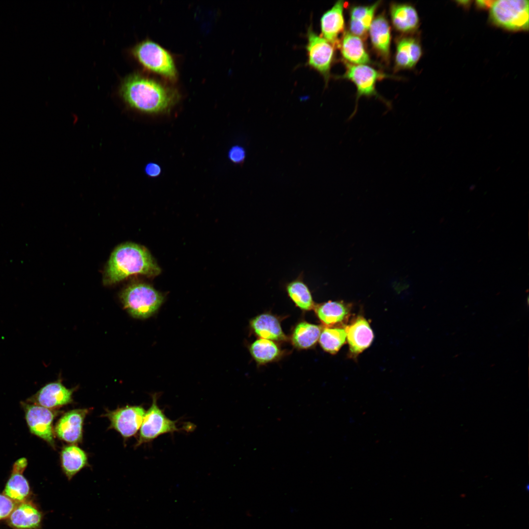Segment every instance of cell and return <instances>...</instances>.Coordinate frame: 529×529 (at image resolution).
Instances as JSON below:
<instances>
[{
	"label": "cell",
	"instance_id": "1",
	"mask_svg": "<svg viewBox=\"0 0 529 529\" xmlns=\"http://www.w3.org/2000/svg\"><path fill=\"white\" fill-rule=\"evenodd\" d=\"M119 93L130 107L148 114L168 113L179 99L174 88L138 73L130 74L122 80Z\"/></svg>",
	"mask_w": 529,
	"mask_h": 529
},
{
	"label": "cell",
	"instance_id": "2",
	"mask_svg": "<svg viewBox=\"0 0 529 529\" xmlns=\"http://www.w3.org/2000/svg\"><path fill=\"white\" fill-rule=\"evenodd\" d=\"M161 269L144 247L132 242L118 246L111 254L103 274L105 285H111L134 275L152 277Z\"/></svg>",
	"mask_w": 529,
	"mask_h": 529
},
{
	"label": "cell",
	"instance_id": "3",
	"mask_svg": "<svg viewBox=\"0 0 529 529\" xmlns=\"http://www.w3.org/2000/svg\"><path fill=\"white\" fill-rule=\"evenodd\" d=\"M164 296L151 285L133 283L120 293L125 310L134 317L148 318L155 313L164 300Z\"/></svg>",
	"mask_w": 529,
	"mask_h": 529
},
{
	"label": "cell",
	"instance_id": "4",
	"mask_svg": "<svg viewBox=\"0 0 529 529\" xmlns=\"http://www.w3.org/2000/svg\"><path fill=\"white\" fill-rule=\"evenodd\" d=\"M131 54L144 70L170 81L176 80L177 71L173 57L157 43L143 41L132 48Z\"/></svg>",
	"mask_w": 529,
	"mask_h": 529
},
{
	"label": "cell",
	"instance_id": "5",
	"mask_svg": "<svg viewBox=\"0 0 529 529\" xmlns=\"http://www.w3.org/2000/svg\"><path fill=\"white\" fill-rule=\"evenodd\" d=\"M343 63L345 66V73L342 75L338 76L337 78L351 81L357 88L355 110L348 120L352 119L355 115L358 109L359 99L362 96H375L382 101L388 108L391 107L390 103L378 93L376 86L377 81L381 79L389 77L396 78V77L384 73L369 65H353L345 62Z\"/></svg>",
	"mask_w": 529,
	"mask_h": 529
},
{
	"label": "cell",
	"instance_id": "6",
	"mask_svg": "<svg viewBox=\"0 0 529 529\" xmlns=\"http://www.w3.org/2000/svg\"><path fill=\"white\" fill-rule=\"evenodd\" d=\"M529 9L527 0H494L490 7V19L495 24L509 30H528Z\"/></svg>",
	"mask_w": 529,
	"mask_h": 529
},
{
	"label": "cell",
	"instance_id": "7",
	"mask_svg": "<svg viewBox=\"0 0 529 529\" xmlns=\"http://www.w3.org/2000/svg\"><path fill=\"white\" fill-rule=\"evenodd\" d=\"M158 395H152V401L150 408L145 411L135 447L152 441L159 436L179 431L182 429L177 426V420L168 418L157 404Z\"/></svg>",
	"mask_w": 529,
	"mask_h": 529
},
{
	"label": "cell",
	"instance_id": "8",
	"mask_svg": "<svg viewBox=\"0 0 529 529\" xmlns=\"http://www.w3.org/2000/svg\"><path fill=\"white\" fill-rule=\"evenodd\" d=\"M307 37L308 64L322 75L327 83L335 59V48L321 36L318 35L311 26L308 29Z\"/></svg>",
	"mask_w": 529,
	"mask_h": 529
},
{
	"label": "cell",
	"instance_id": "9",
	"mask_svg": "<svg viewBox=\"0 0 529 529\" xmlns=\"http://www.w3.org/2000/svg\"><path fill=\"white\" fill-rule=\"evenodd\" d=\"M145 413L141 406H126L108 410L103 416L110 421L109 429L115 430L125 439L135 435L140 430Z\"/></svg>",
	"mask_w": 529,
	"mask_h": 529
},
{
	"label": "cell",
	"instance_id": "10",
	"mask_svg": "<svg viewBox=\"0 0 529 529\" xmlns=\"http://www.w3.org/2000/svg\"><path fill=\"white\" fill-rule=\"evenodd\" d=\"M25 408V419L31 432L54 447L52 424L57 412L37 404Z\"/></svg>",
	"mask_w": 529,
	"mask_h": 529
},
{
	"label": "cell",
	"instance_id": "11",
	"mask_svg": "<svg viewBox=\"0 0 529 529\" xmlns=\"http://www.w3.org/2000/svg\"><path fill=\"white\" fill-rule=\"evenodd\" d=\"M89 411L88 409H77L65 412L56 423L54 428L56 435L70 444L81 443L84 422Z\"/></svg>",
	"mask_w": 529,
	"mask_h": 529
},
{
	"label": "cell",
	"instance_id": "12",
	"mask_svg": "<svg viewBox=\"0 0 529 529\" xmlns=\"http://www.w3.org/2000/svg\"><path fill=\"white\" fill-rule=\"evenodd\" d=\"M59 378L47 384L33 396L35 404L54 410L73 402L72 395L76 387L68 388Z\"/></svg>",
	"mask_w": 529,
	"mask_h": 529
},
{
	"label": "cell",
	"instance_id": "13",
	"mask_svg": "<svg viewBox=\"0 0 529 529\" xmlns=\"http://www.w3.org/2000/svg\"><path fill=\"white\" fill-rule=\"evenodd\" d=\"M345 5L346 2L343 0L337 1L322 15L320 19L321 36L335 48H338L339 36H342L345 31L344 16Z\"/></svg>",
	"mask_w": 529,
	"mask_h": 529
},
{
	"label": "cell",
	"instance_id": "14",
	"mask_svg": "<svg viewBox=\"0 0 529 529\" xmlns=\"http://www.w3.org/2000/svg\"><path fill=\"white\" fill-rule=\"evenodd\" d=\"M368 34L373 49L378 56L388 64L390 58L391 28L384 12L374 18Z\"/></svg>",
	"mask_w": 529,
	"mask_h": 529
},
{
	"label": "cell",
	"instance_id": "15",
	"mask_svg": "<svg viewBox=\"0 0 529 529\" xmlns=\"http://www.w3.org/2000/svg\"><path fill=\"white\" fill-rule=\"evenodd\" d=\"M346 338L349 344V355L357 357L372 343L374 335L367 320L358 316L345 326Z\"/></svg>",
	"mask_w": 529,
	"mask_h": 529
},
{
	"label": "cell",
	"instance_id": "16",
	"mask_svg": "<svg viewBox=\"0 0 529 529\" xmlns=\"http://www.w3.org/2000/svg\"><path fill=\"white\" fill-rule=\"evenodd\" d=\"M352 305L343 301H328L315 304L313 310L321 322L327 327L345 326L351 311Z\"/></svg>",
	"mask_w": 529,
	"mask_h": 529
},
{
	"label": "cell",
	"instance_id": "17",
	"mask_svg": "<svg viewBox=\"0 0 529 529\" xmlns=\"http://www.w3.org/2000/svg\"><path fill=\"white\" fill-rule=\"evenodd\" d=\"M422 55V49L418 39L408 35L399 37L396 43L395 70L412 69Z\"/></svg>",
	"mask_w": 529,
	"mask_h": 529
},
{
	"label": "cell",
	"instance_id": "18",
	"mask_svg": "<svg viewBox=\"0 0 529 529\" xmlns=\"http://www.w3.org/2000/svg\"><path fill=\"white\" fill-rule=\"evenodd\" d=\"M391 24L394 29L404 35L414 32L419 27L417 11L411 4L391 2L389 6Z\"/></svg>",
	"mask_w": 529,
	"mask_h": 529
},
{
	"label": "cell",
	"instance_id": "19",
	"mask_svg": "<svg viewBox=\"0 0 529 529\" xmlns=\"http://www.w3.org/2000/svg\"><path fill=\"white\" fill-rule=\"evenodd\" d=\"M338 48L343 62L353 65H369L373 64L363 40L348 31L343 34Z\"/></svg>",
	"mask_w": 529,
	"mask_h": 529
},
{
	"label": "cell",
	"instance_id": "20",
	"mask_svg": "<svg viewBox=\"0 0 529 529\" xmlns=\"http://www.w3.org/2000/svg\"><path fill=\"white\" fill-rule=\"evenodd\" d=\"M250 327L259 338L275 342L286 341L288 339L283 331L279 318L272 313H263L256 316L251 319Z\"/></svg>",
	"mask_w": 529,
	"mask_h": 529
},
{
	"label": "cell",
	"instance_id": "21",
	"mask_svg": "<svg viewBox=\"0 0 529 529\" xmlns=\"http://www.w3.org/2000/svg\"><path fill=\"white\" fill-rule=\"evenodd\" d=\"M381 2L382 1L379 0L370 5L352 6L349 10L348 31L362 40L365 39L375 13Z\"/></svg>",
	"mask_w": 529,
	"mask_h": 529
},
{
	"label": "cell",
	"instance_id": "22",
	"mask_svg": "<svg viewBox=\"0 0 529 529\" xmlns=\"http://www.w3.org/2000/svg\"><path fill=\"white\" fill-rule=\"evenodd\" d=\"M27 463L25 458L17 460L13 465L12 475L6 484L4 494L14 502L23 503L29 494V483L22 474Z\"/></svg>",
	"mask_w": 529,
	"mask_h": 529
},
{
	"label": "cell",
	"instance_id": "23",
	"mask_svg": "<svg viewBox=\"0 0 529 529\" xmlns=\"http://www.w3.org/2000/svg\"><path fill=\"white\" fill-rule=\"evenodd\" d=\"M63 472L69 480L89 465L87 453L76 444L64 446L60 454Z\"/></svg>",
	"mask_w": 529,
	"mask_h": 529
},
{
	"label": "cell",
	"instance_id": "24",
	"mask_svg": "<svg viewBox=\"0 0 529 529\" xmlns=\"http://www.w3.org/2000/svg\"><path fill=\"white\" fill-rule=\"evenodd\" d=\"M285 290L292 302L301 310H313L315 303L308 286L304 281V274L301 272L294 279L286 282Z\"/></svg>",
	"mask_w": 529,
	"mask_h": 529
},
{
	"label": "cell",
	"instance_id": "25",
	"mask_svg": "<svg viewBox=\"0 0 529 529\" xmlns=\"http://www.w3.org/2000/svg\"><path fill=\"white\" fill-rule=\"evenodd\" d=\"M9 517V524L16 529H35L40 527L42 515L34 505L23 502L14 508Z\"/></svg>",
	"mask_w": 529,
	"mask_h": 529
},
{
	"label": "cell",
	"instance_id": "26",
	"mask_svg": "<svg viewBox=\"0 0 529 529\" xmlns=\"http://www.w3.org/2000/svg\"><path fill=\"white\" fill-rule=\"evenodd\" d=\"M323 327L305 321L298 322L294 327L290 341L297 349L306 350L312 348L318 341Z\"/></svg>",
	"mask_w": 529,
	"mask_h": 529
},
{
	"label": "cell",
	"instance_id": "27",
	"mask_svg": "<svg viewBox=\"0 0 529 529\" xmlns=\"http://www.w3.org/2000/svg\"><path fill=\"white\" fill-rule=\"evenodd\" d=\"M251 356L259 365H264L278 360L283 352L276 342L259 338L249 346Z\"/></svg>",
	"mask_w": 529,
	"mask_h": 529
},
{
	"label": "cell",
	"instance_id": "28",
	"mask_svg": "<svg viewBox=\"0 0 529 529\" xmlns=\"http://www.w3.org/2000/svg\"><path fill=\"white\" fill-rule=\"evenodd\" d=\"M346 339L345 326L324 327L318 341L325 352L333 355L338 352L345 343Z\"/></svg>",
	"mask_w": 529,
	"mask_h": 529
},
{
	"label": "cell",
	"instance_id": "29",
	"mask_svg": "<svg viewBox=\"0 0 529 529\" xmlns=\"http://www.w3.org/2000/svg\"><path fill=\"white\" fill-rule=\"evenodd\" d=\"M15 507L13 501L4 494H0V520L9 517Z\"/></svg>",
	"mask_w": 529,
	"mask_h": 529
},
{
	"label": "cell",
	"instance_id": "30",
	"mask_svg": "<svg viewBox=\"0 0 529 529\" xmlns=\"http://www.w3.org/2000/svg\"><path fill=\"white\" fill-rule=\"evenodd\" d=\"M246 156L245 151L243 147L239 145L233 146L229 150L228 156L230 160L235 163L242 162Z\"/></svg>",
	"mask_w": 529,
	"mask_h": 529
},
{
	"label": "cell",
	"instance_id": "31",
	"mask_svg": "<svg viewBox=\"0 0 529 529\" xmlns=\"http://www.w3.org/2000/svg\"><path fill=\"white\" fill-rule=\"evenodd\" d=\"M145 172L149 176L156 177L160 174L161 168L157 164L150 163L146 165Z\"/></svg>",
	"mask_w": 529,
	"mask_h": 529
},
{
	"label": "cell",
	"instance_id": "32",
	"mask_svg": "<svg viewBox=\"0 0 529 529\" xmlns=\"http://www.w3.org/2000/svg\"><path fill=\"white\" fill-rule=\"evenodd\" d=\"M494 0H479L477 1V4L480 7L490 8Z\"/></svg>",
	"mask_w": 529,
	"mask_h": 529
}]
</instances>
